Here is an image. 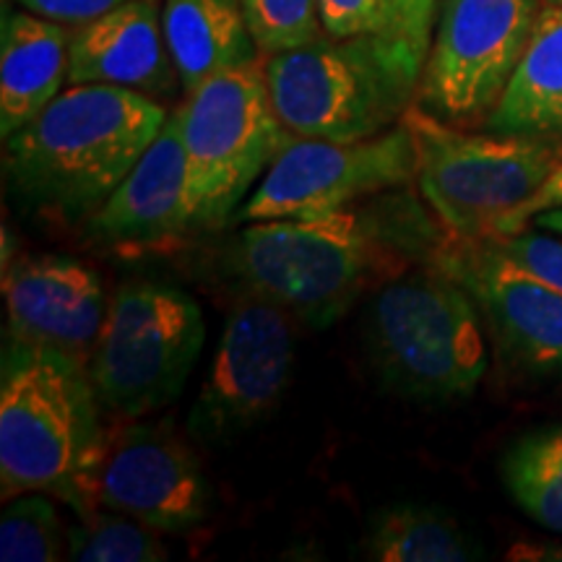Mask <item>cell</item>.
Returning a JSON list of instances; mask_svg holds the SVG:
<instances>
[{"label": "cell", "mask_w": 562, "mask_h": 562, "mask_svg": "<svg viewBox=\"0 0 562 562\" xmlns=\"http://www.w3.org/2000/svg\"><path fill=\"white\" fill-rule=\"evenodd\" d=\"M167 117L140 91L68 83L30 125L5 138V180L26 206L87 220L128 178Z\"/></svg>", "instance_id": "6da1fadb"}, {"label": "cell", "mask_w": 562, "mask_h": 562, "mask_svg": "<svg viewBox=\"0 0 562 562\" xmlns=\"http://www.w3.org/2000/svg\"><path fill=\"white\" fill-rule=\"evenodd\" d=\"M89 368L60 349L5 336L0 360V487L3 501L55 492L94 510V476L110 435Z\"/></svg>", "instance_id": "7a4b0ae2"}, {"label": "cell", "mask_w": 562, "mask_h": 562, "mask_svg": "<svg viewBox=\"0 0 562 562\" xmlns=\"http://www.w3.org/2000/svg\"><path fill=\"white\" fill-rule=\"evenodd\" d=\"M402 237H389L375 216L351 206L318 220L250 222L229 245L227 266L250 294L328 328L370 281L404 273L409 256L398 252Z\"/></svg>", "instance_id": "3957f363"}, {"label": "cell", "mask_w": 562, "mask_h": 562, "mask_svg": "<svg viewBox=\"0 0 562 562\" xmlns=\"http://www.w3.org/2000/svg\"><path fill=\"white\" fill-rule=\"evenodd\" d=\"M422 63L383 34H323L263 63L279 121L294 136L362 140L404 121Z\"/></svg>", "instance_id": "277c9868"}, {"label": "cell", "mask_w": 562, "mask_h": 562, "mask_svg": "<svg viewBox=\"0 0 562 562\" xmlns=\"http://www.w3.org/2000/svg\"><path fill=\"white\" fill-rule=\"evenodd\" d=\"M480 305L459 279L427 263L406 271L370 302L368 355L391 393L446 404L474 393L487 372Z\"/></svg>", "instance_id": "5b68a950"}, {"label": "cell", "mask_w": 562, "mask_h": 562, "mask_svg": "<svg viewBox=\"0 0 562 562\" xmlns=\"http://www.w3.org/2000/svg\"><path fill=\"white\" fill-rule=\"evenodd\" d=\"M175 115L186 151L193 224L195 229H220L237 216L252 182L269 170L294 133L279 121L258 60L209 76L188 91Z\"/></svg>", "instance_id": "8992f818"}, {"label": "cell", "mask_w": 562, "mask_h": 562, "mask_svg": "<svg viewBox=\"0 0 562 562\" xmlns=\"http://www.w3.org/2000/svg\"><path fill=\"white\" fill-rule=\"evenodd\" d=\"M404 123L417 140L419 193L442 229L461 240H484L524 203L562 161L550 138L472 136L422 110H406Z\"/></svg>", "instance_id": "52a82bcc"}, {"label": "cell", "mask_w": 562, "mask_h": 562, "mask_svg": "<svg viewBox=\"0 0 562 562\" xmlns=\"http://www.w3.org/2000/svg\"><path fill=\"white\" fill-rule=\"evenodd\" d=\"M203 339L206 323L191 294L157 281L117 286L87 364L102 409L136 419L175 402Z\"/></svg>", "instance_id": "ba28073f"}, {"label": "cell", "mask_w": 562, "mask_h": 562, "mask_svg": "<svg viewBox=\"0 0 562 562\" xmlns=\"http://www.w3.org/2000/svg\"><path fill=\"white\" fill-rule=\"evenodd\" d=\"M419 154L404 121L362 140L294 136L237 211V222L318 220L417 180Z\"/></svg>", "instance_id": "9c48e42d"}, {"label": "cell", "mask_w": 562, "mask_h": 562, "mask_svg": "<svg viewBox=\"0 0 562 562\" xmlns=\"http://www.w3.org/2000/svg\"><path fill=\"white\" fill-rule=\"evenodd\" d=\"M539 19V0H442L417 104L453 125L490 115Z\"/></svg>", "instance_id": "30bf717a"}, {"label": "cell", "mask_w": 562, "mask_h": 562, "mask_svg": "<svg viewBox=\"0 0 562 562\" xmlns=\"http://www.w3.org/2000/svg\"><path fill=\"white\" fill-rule=\"evenodd\" d=\"M290 318L284 307L258 294L232 307L188 417L193 440L206 446L237 440L277 409L294 362Z\"/></svg>", "instance_id": "8fae6325"}, {"label": "cell", "mask_w": 562, "mask_h": 562, "mask_svg": "<svg viewBox=\"0 0 562 562\" xmlns=\"http://www.w3.org/2000/svg\"><path fill=\"white\" fill-rule=\"evenodd\" d=\"M430 263L467 286L505 364L562 381V294L513 266L490 237L461 240L448 232Z\"/></svg>", "instance_id": "7c38bea8"}, {"label": "cell", "mask_w": 562, "mask_h": 562, "mask_svg": "<svg viewBox=\"0 0 562 562\" xmlns=\"http://www.w3.org/2000/svg\"><path fill=\"white\" fill-rule=\"evenodd\" d=\"M94 503L154 531L186 533L206 521L211 490L195 453L161 422L110 435L94 476Z\"/></svg>", "instance_id": "4fadbf2b"}, {"label": "cell", "mask_w": 562, "mask_h": 562, "mask_svg": "<svg viewBox=\"0 0 562 562\" xmlns=\"http://www.w3.org/2000/svg\"><path fill=\"white\" fill-rule=\"evenodd\" d=\"M3 300L11 339L89 364L110 307L94 269L58 252L16 258L3 266Z\"/></svg>", "instance_id": "5bb4252c"}, {"label": "cell", "mask_w": 562, "mask_h": 562, "mask_svg": "<svg viewBox=\"0 0 562 562\" xmlns=\"http://www.w3.org/2000/svg\"><path fill=\"white\" fill-rule=\"evenodd\" d=\"M191 229L186 151L178 115H170L128 178L89 216V235L115 250H154Z\"/></svg>", "instance_id": "9a60e30c"}, {"label": "cell", "mask_w": 562, "mask_h": 562, "mask_svg": "<svg viewBox=\"0 0 562 562\" xmlns=\"http://www.w3.org/2000/svg\"><path fill=\"white\" fill-rule=\"evenodd\" d=\"M178 81L157 0H131L70 32L68 83H112L165 97Z\"/></svg>", "instance_id": "2e32d148"}, {"label": "cell", "mask_w": 562, "mask_h": 562, "mask_svg": "<svg viewBox=\"0 0 562 562\" xmlns=\"http://www.w3.org/2000/svg\"><path fill=\"white\" fill-rule=\"evenodd\" d=\"M68 24L34 11L3 13L0 32V133L11 138L50 104L68 81Z\"/></svg>", "instance_id": "e0dca14e"}, {"label": "cell", "mask_w": 562, "mask_h": 562, "mask_svg": "<svg viewBox=\"0 0 562 562\" xmlns=\"http://www.w3.org/2000/svg\"><path fill=\"white\" fill-rule=\"evenodd\" d=\"M161 30L186 94L220 70L258 60L240 0H165Z\"/></svg>", "instance_id": "ac0fdd59"}, {"label": "cell", "mask_w": 562, "mask_h": 562, "mask_svg": "<svg viewBox=\"0 0 562 562\" xmlns=\"http://www.w3.org/2000/svg\"><path fill=\"white\" fill-rule=\"evenodd\" d=\"M490 133L562 138V5H544L508 87L487 117Z\"/></svg>", "instance_id": "d6986e66"}, {"label": "cell", "mask_w": 562, "mask_h": 562, "mask_svg": "<svg viewBox=\"0 0 562 562\" xmlns=\"http://www.w3.org/2000/svg\"><path fill=\"white\" fill-rule=\"evenodd\" d=\"M362 554L378 562H467L482 547L451 513L425 503H398L372 516Z\"/></svg>", "instance_id": "ffe728a7"}, {"label": "cell", "mask_w": 562, "mask_h": 562, "mask_svg": "<svg viewBox=\"0 0 562 562\" xmlns=\"http://www.w3.org/2000/svg\"><path fill=\"white\" fill-rule=\"evenodd\" d=\"M503 480L526 516L562 533V425L513 442L503 459Z\"/></svg>", "instance_id": "44dd1931"}, {"label": "cell", "mask_w": 562, "mask_h": 562, "mask_svg": "<svg viewBox=\"0 0 562 562\" xmlns=\"http://www.w3.org/2000/svg\"><path fill=\"white\" fill-rule=\"evenodd\" d=\"M146 524L117 510H89L68 529V560L76 562H161L167 547Z\"/></svg>", "instance_id": "7402d4cb"}, {"label": "cell", "mask_w": 562, "mask_h": 562, "mask_svg": "<svg viewBox=\"0 0 562 562\" xmlns=\"http://www.w3.org/2000/svg\"><path fill=\"white\" fill-rule=\"evenodd\" d=\"M68 552V529L55 505L37 492H24L5 505L0 518V560L53 562Z\"/></svg>", "instance_id": "603a6c76"}, {"label": "cell", "mask_w": 562, "mask_h": 562, "mask_svg": "<svg viewBox=\"0 0 562 562\" xmlns=\"http://www.w3.org/2000/svg\"><path fill=\"white\" fill-rule=\"evenodd\" d=\"M240 3L258 53H284L326 34L318 0H240Z\"/></svg>", "instance_id": "cb8c5ba5"}, {"label": "cell", "mask_w": 562, "mask_h": 562, "mask_svg": "<svg viewBox=\"0 0 562 562\" xmlns=\"http://www.w3.org/2000/svg\"><path fill=\"white\" fill-rule=\"evenodd\" d=\"M490 240L513 266L562 294V240L554 237V232L544 235L537 229H521L516 235H495Z\"/></svg>", "instance_id": "d4e9b609"}, {"label": "cell", "mask_w": 562, "mask_h": 562, "mask_svg": "<svg viewBox=\"0 0 562 562\" xmlns=\"http://www.w3.org/2000/svg\"><path fill=\"white\" fill-rule=\"evenodd\" d=\"M318 11L323 30L331 37L347 40L360 34H383L396 40L393 0H318Z\"/></svg>", "instance_id": "484cf974"}, {"label": "cell", "mask_w": 562, "mask_h": 562, "mask_svg": "<svg viewBox=\"0 0 562 562\" xmlns=\"http://www.w3.org/2000/svg\"><path fill=\"white\" fill-rule=\"evenodd\" d=\"M440 0H393L396 13V40L425 66L430 53L432 16Z\"/></svg>", "instance_id": "4316f807"}, {"label": "cell", "mask_w": 562, "mask_h": 562, "mask_svg": "<svg viewBox=\"0 0 562 562\" xmlns=\"http://www.w3.org/2000/svg\"><path fill=\"white\" fill-rule=\"evenodd\" d=\"M558 206H562V161L554 167L550 175H547V180L529 195V199H526L524 203H518V206L513 209L501 224H497L495 235H501V237L516 235V232L529 227V222L537 220L539 214H544V211L558 209Z\"/></svg>", "instance_id": "83f0119b"}, {"label": "cell", "mask_w": 562, "mask_h": 562, "mask_svg": "<svg viewBox=\"0 0 562 562\" xmlns=\"http://www.w3.org/2000/svg\"><path fill=\"white\" fill-rule=\"evenodd\" d=\"M16 3L24 5L26 11L40 13V16L60 21V24L79 26L83 21H91L102 16V13L117 9V5L131 3V0H16Z\"/></svg>", "instance_id": "f1b7e54d"}, {"label": "cell", "mask_w": 562, "mask_h": 562, "mask_svg": "<svg viewBox=\"0 0 562 562\" xmlns=\"http://www.w3.org/2000/svg\"><path fill=\"white\" fill-rule=\"evenodd\" d=\"M513 560H562V544H521L510 550Z\"/></svg>", "instance_id": "f546056e"}, {"label": "cell", "mask_w": 562, "mask_h": 562, "mask_svg": "<svg viewBox=\"0 0 562 562\" xmlns=\"http://www.w3.org/2000/svg\"><path fill=\"white\" fill-rule=\"evenodd\" d=\"M533 224H537L539 229L554 232V235L562 237V206L550 209V211H544V214H539L537 220H533Z\"/></svg>", "instance_id": "4dcf8cb0"}, {"label": "cell", "mask_w": 562, "mask_h": 562, "mask_svg": "<svg viewBox=\"0 0 562 562\" xmlns=\"http://www.w3.org/2000/svg\"><path fill=\"white\" fill-rule=\"evenodd\" d=\"M544 5H562V0H542Z\"/></svg>", "instance_id": "1f68e13d"}]
</instances>
